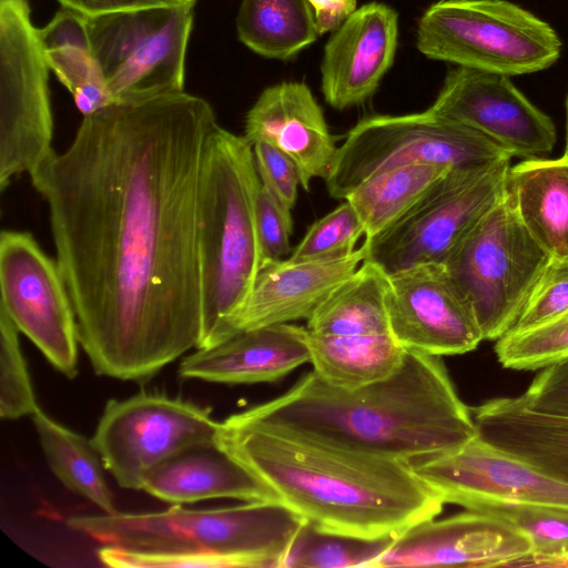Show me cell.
Here are the masks:
<instances>
[{"instance_id":"cell-1","label":"cell","mask_w":568,"mask_h":568,"mask_svg":"<svg viewBox=\"0 0 568 568\" xmlns=\"http://www.w3.org/2000/svg\"><path fill=\"white\" fill-rule=\"evenodd\" d=\"M217 124L185 91L113 102L30 174L98 375L143 381L197 347L199 182Z\"/></svg>"},{"instance_id":"cell-2","label":"cell","mask_w":568,"mask_h":568,"mask_svg":"<svg viewBox=\"0 0 568 568\" xmlns=\"http://www.w3.org/2000/svg\"><path fill=\"white\" fill-rule=\"evenodd\" d=\"M316 443L413 462L454 452L478 435L442 357L407 349L389 377L355 389L314 371L282 395L232 415Z\"/></svg>"},{"instance_id":"cell-3","label":"cell","mask_w":568,"mask_h":568,"mask_svg":"<svg viewBox=\"0 0 568 568\" xmlns=\"http://www.w3.org/2000/svg\"><path fill=\"white\" fill-rule=\"evenodd\" d=\"M215 444L276 500L317 529L365 539L397 537L444 503L412 463L361 454L242 423L219 422Z\"/></svg>"},{"instance_id":"cell-4","label":"cell","mask_w":568,"mask_h":568,"mask_svg":"<svg viewBox=\"0 0 568 568\" xmlns=\"http://www.w3.org/2000/svg\"><path fill=\"white\" fill-rule=\"evenodd\" d=\"M304 520L273 500L152 513L80 515L70 528L102 546L99 560L116 568H283Z\"/></svg>"},{"instance_id":"cell-5","label":"cell","mask_w":568,"mask_h":568,"mask_svg":"<svg viewBox=\"0 0 568 568\" xmlns=\"http://www.w3.org/2000/svg\"><path fill=\"white\" fill-rule=\"evenodd\" d=\"M261 180L253 145L219 124L209 136L197 196L202 325L196 348L225 339L262 266L256 227Z\"/></svg>"},{"instance_id":"cell-6","label":"cell","mask_w":568,"mask_h":568,"mask_svg":"<svg viewBox=\"0 0 568 568\" xmlns=\"http://www.w3.org/2000/svg\"><path fill=\"white\" fill-rule=\"evenodd\" d=\"M416 45L429 59L508 77L551 67L561 41L546 21L506 0H442L422 16Z\"/></svg>"},{"instance_id":"cell-7","label":"cell","mask_w":568,"mask_h":568,"mask_svg":"<svg viewBox=\"0 0 568 568\" xmlns=\"http://www.w3.org/2000/svg\"><path fill=\"white\" fill-rule=\"evenodd\" d=\"M550 256L535 241L506 195L443 262L470 307L484 341L514 325Z\"/></svg>"},{"instance_id":"cell-8","label":"cell","mask_w":568,"mask_h":568,"mask_svg":"<svg viewBox=\"0 0 568 568\" xmlns=\"http://www.w3.org/2000/svg\"><path fill=\"white\" fill-rule=\"evenodd\" d=\"M513 158L476 130L432 110L362 119L337 146L324 178L328 194L345 200L362 182L409 164L450 169L484 165Z\"/></svg>"},{"instance_id":"cell-9","label":"cell","mask_w":568,"mask_h":568,"mask_svg":"<svg viewBox=\"0 0 568 568\" xmlns=\"http://www.w3.org/2000/svg\"><path fill=\"white\" fill-rule=\"evenodd\" d=\"M510 159L449 170L395 223L364 241L365 260L388 275L443 263L459 240L504 199Z\"/></svg>"},{"instance_id":"cell-10","label":"cell","mask_w":568,"mask_h":568,"mask_svg":"<svg viewBox=\"0 0 568 568\" xmlns=\"http://www.w3.org/2000/svg\"><path fill=\"white\" fill-rule=\"evenodd\" d=\"M193 7L87 17L91 51L114 102L184 91Z\"/></svg>"},{"instance_id":"cell-11","label":"cell","mask_w":568,"mask_h":568,"mask_svg":"<svg viewBox=\"0 0 568 568\" xmlns=\"http://www.w3.org/2000/svg\"><path fill=\"white\" fill-rule=\"evenodd\" d=\"M49 71L28 1L0 0V190L51 154Z\"/></svg>"},{"instance_id":"cell-12","label":"cell","mask_w":568,"mask_h":568,"mask_svg":"<svg viewBox=\"0 0 568 568\" xmlns=\"http://www.w3.org/2000/svg\"><path fill=\"white\" fill-rule=\"evenodd\" d=\"M217 429L210 408L142 392L109 400L91 439L116 483L142 490L152 469L184 450L215 444Z\"/></svg>"},{"instance_id":"cell-13","label":"cell","mask_w":568,"mask_h":568,"mask_svg":"<svg viewBox=\"0 0 568 568\" xmlns=\"http://www.w3.org/2000/svg\"><path fill=\"white\" fill-rule=\"evenodd\" d=\"M2 308L19 332L68 378L78 374V327L70 294L57 260L30 232L0 234Z\"/></svg>"},{"instance_id":"cell-14","label":"cell","mask_w":568,"mask_h":568,"mask_svg":"<svg viewBox=\"0 0 568 568\" xmlns=\"http://www.w3.org/2000/svg\"><path fill=\"white\" fill-rule=\"evenodd\" d=\"M444 503L476 509L493 503L568 507V483L508 454L479 435L446 454L410 462Z\"/></svg>"},{"instance_id":"cell-15","label":"cell","mask_w":568,"mask_h":568,"mask_svg":"<svg viewBox=\"0 0 568 568\" xmlns=\"http://www.w3.org/2000/svg\"><path fill=\"white\" fill-rule=\"evenodd\" d=\"M429 110L476 130L511 156L537 159L556 143L552 120L505 74L458 65Z\"/></svg>"},{"instance_id":"cell-16","label":"cell","mask_w":568,"mask_h":568,"mask_svg":"<svg viewBox=\"0 0 568 568\" xmlns=\"http://www.w3.org/2000/svg\"><path fill=\"white\" fill-rule=\"evenodd\" d=\"M387 314L390 335L406 349L442 357L471 352L484 341L443 263L389 274Z\"/></svg>"},{"instance_id":"cell-17","label":"cell","mask_w":568,"mask_h":568,"mask_svg":"<svg viewBox=\"0 0 568 568\" xmlns=\"http://www.w3.org/2000/svg\"><path fill=\"white\" fill-rule=\"evenodd\" d=\"M531 551L529 537L508 521L478 510L432 518L394 538L369 568L511 567Z\"/></svg>"},{"instance_id":"cell-18","label":"cell","mask_w":568,"mask_h":568,"mask_svg":"<svg viewBox=\"0 0 568 568\" xmlns=\"http://www.w3.org/2000/svg\"><path fill=\"white\" fill-rule=\"evenodd\" d=\"M398 16L387 4L356 9L331 36L322 62L326 102L344 110L366 101L393 64Z\"/></svg>"},{"instance_id":"cell-19","label":"cell","mask_w":568,"mask_h":568,"mask_svg":"<svg viewBox=\"0 0 568 568\" xmlns=\"http://www.w3.org/2000/svg\"><path fill=\"white\" fill-rule=\"evenodd\" d=\"M365 257L363 244L346 256L303 262L285 258L263 265L247 300L230 321L225 339L243 331L307 320Z\"/></svg>"},{"instance_id":"cell-20","label":"cell","mask_w":568,"mask_h":568,"mask_svg":"<svg viewBox=\"0 0 568 568\" xmlns=\"http://www.w3.org/2000/svg\"><path fill=\"white\" fill-rule=\"evenodd\" d=\"M244 136L286 154L297 166L301 186L324 179L336 152L323 111L303 82H281L266 88L245 118Z\"/></svg>"},{"instance_id":"cell-21","label":"cell","mask_w":568,"mask_h":568,"mask_svg":"<svg viewBox=\"0 0 568 568\" xmlns=\"http://www.w3.org/2000/svg\"><path fill=\"white\" fill-rule=\"evenodd\" d=\"M306 327L291 323L240 332L185 356L179 375L220 384L271 383L310 362Z\"/></svg>"},{"instance_id":"cell-22","label":"cell","mask_w":568,"mask_h":568,"mask_svg":"<svg viewBox=\"0 0 568 568\" xmlns=\"http://www.w3.org/2000/svg\"><path fill=\"white\" fill-rule=\"evenodd\" d=\"M142 490L174 505L217 498L277 501L263 483L216 444L190 448L163 462L148 474Z\"/></svg>"},{"instance_id":"cell-23","label":"cell","mask_w":568,"mask_h":568,"mask_svg":"<svg viewBox=\"0 0 568 568\" xmlns=\"http://www.w3.org/2000/svg\"><path fill=\"white\" fill-rule=\"evenodd\" d=\"M471 414L484 440L568 483V416L537 412L518 397L487 400Z\"/></svg>"},{"instance_id":"cell-24","label":"cell","mask_w":568,"mask_h":568,"mask_svg":"<svg viewBox=\"0 0 568 568\" xmlns=\"http://www.w3.org/2000/svg\"><path fill=\"white\" fill-rule=\"evenodd\" d=\"M505 195L548 255L568 260V160L526 159L510 166Z\"/></svg>"},{"instance_id":"cell-25","label":"cell","mask_w":568,"mask_h":568,"mask_svg":"<svg viewBox=\"0 0 568 568\" xmlns=\"http://www.w3.org/2000/svg\"><path fill=\"white\" fill-rule=\"evenodd\" d=\"M313 371L332 386L355 389L393 375L406 348L390 334L321 335L306 328Z\"/></svg>"},{"instance_id":"cell-26","label":"cell","mask_w":568,"mask_h":568,"mask_svg":"<svg viewBox=\"0 0 568 568\" xmlns=\"http://www.w3.org/2000/svg\"><path fill=\"white\" fill-rule=\"evenodd\" d=\"M387 292L388 274L364 260L315 308L306 328L321 335L390 334Z\"/></svg>"},{"instance_id":"cell-27","label":"cell","mask_w":568,"mask_h":568,"mask_svg":"<svg viewBox=\"0 0 568 568\" xmlns=\"http://www.w3.org/2000/svg\"><path fill=\"white\" fill-rule=\"evenodd\" d=\"M31 417L47 462L59 480L103 514L116 513L105 467L92 439L58 423L41 408Z\"/></svg>"},{"instance_id":"cell-28","label":"cell","mask_w":568,"mask_h":568,"mask_svg":"<svg viewBox=\"0 0 568 568\" xmlns=\"http://www.w3.org/2000/svg\"><path fill=\"white\" fill-rule=\"evenodd\" d=\"M236 30L248 49L278 60L292 58L320 36L307 0H242Z\"/></svg>"},{"instance_id":"cell-29","label":"cell","mask_w":568,"mask_h":568,"mask_svg":"<svg viewBox=\"0 0 568 568\" xmlns=\"http://www.w3.org/2000/svg\"><path fill=\"white\" fill-rule=\"evenodd\" d=\"M450 168L436 164H409L372 175L345 199L356 211L373 239L405 214Z\"/></svg>"},{"instance_id":"cell-30","label":"cell","mask_w":568,"mask_h":568,"mask_svg":"<svg viewBox=\"0 0 568 568\" xmlns=\"http://www.w3.org/2000/svg\"><path fill=\"white\" fill-rule=\"evenodd\" d=\"M394 538L365 539L328 532L304 520L290 544L283 568H369Z\"/></svg>"},{"instance_id":"cell-31","label":"cell","mask_w":568,"mask_h":568,"mask_svg":"<svg viewBox=\"0 0 568 568\" xmlns=\"http://www.w3.org/2000/svg\"><path fill=\"white\" fill-rule=\"evenodd\" d=\"M473 510L499 517L529 537L530 554L511 567H547L568 556V507L493 503Z\"/></svg>"},{"instance_id":"cell-32","label":"cell","mask_w":568,"mask_h":568,"mask_svg":"<svg viewBox=\"0 0 568 568\" xmlns=\"http://www.w3.org/2000/svg\"><path fill=\"white\" fill-rule=\"evenodd\" d=\"M499 364L515 371H537L568 358V311L538 326L507 332L496 341Z\"/></svg>"},{"instance_id":"cell-33","label":"cell","mask_w":568,"mask_h":568,"mask_svg":"<svg viewBox=\"0 0 568 568\" xmlns=\"http://www.w3.org/2000/svg\"><path fill=\"white\" fill-rule=\"evenodd\" d=\"M47 63L73 97L83 116L113 103L90 42L43 50Z\"/></svg>"},{"instance_id":"cell-34","label":"cell","mask_w":568,"mask_h":568,"mask_svg":"<svg viewBox=\"0 0 568 568\" xmlns=\"http://www.w3.org/2000/svg\"><path fill=\"white\" fill-rule=\"evenodd\" d=\"M40 407L19 343V329L0 308V416L18 419Z\"/></svg>"},{"instance_id":"cell-35","label":"cell","mask_w":568,"mask_h":568,"mask_svg":"<svg viewBox=\"0 0 568 568\" xmlns=\"http://www.w3.org/2000/svg\"><path fill=\"white\" fill-rule=\"evenodd\" d=\"M363 235L364 226L356 211L344 200L308 227L287 260L303 262L346 256L356 250Z\"/></svg>"},{"instance_id":"cell-36","label":"cell","mask_w":568,"mask_h":568,"mask_svg":"<svg viewBox=\"0 0 568 568\" xmlns=\"http://www.w3.org/2000/svg\"><path fill=\"white\" fill-rule=\"evenodd\" d=\"M567 311L568 260L550 257L509 331L538 326Z\"/></svg>"},{"instance_id":"cell-37","label":"cell","mask_w":568,"mask_h":568,"mask_svg":"<svg viewBox=\"0 0 568 568\" xmlns=\"http://www.w3.org/2000/svg\"><path fill=\"white\" fill-rule=\"evenodd\" d=\"M256 227L262 266L281 261L290 253V240L293 233L291 210L262 183L256 197Z\"/></svg>"},{"instance_id":"cell-38","label":"cell","mask_w":568,"mask_h":568,"mask_svg":"<svg viewBox=\"0 0 568 568\" xmlns=\"http://www.w3.org/2000/svg\"><path fill=\"white\" fill-rule=\"evenodd\" d=\"M253 153L262 185L292 211L301 185L295 163L282 151L264 142L254 143Z\"/></svg>"},{"instance_id":"cell-39","label":"cell","mask_w":568,"mask_h":568,"mask_svg":"<svg viewBox=\"0 0 568 568\" xmlns=\"http://www.w3.org/2000/svg\"><path fill=\"white\" fill-rule=\"evenodd\" d=\"M517 397L537 412L568 416V358L542 368Z\"/></svg>"},{"instance_id":"cell-40","label":"cell","mask_w":568,"mask_h":568,"mask_svg":"<svg viewBox=\"0 0 568 568\" xmlns=\"http://www.w3.org/2000/svg\"><path fill=\"white\" fill-rule=\"evenodd\" d=\"M63 8L85 17L159 7L192 4L196 0H58Z\"/></svg>"},{"instance_id":"cell-41","label":"cell","mask_w":568,"mask_h":568,"mask_svg":"<svg viewBox=\"0 0 568 568\" xmlns=\"http://www.w3.org/2000/svg\"><path fill=\"white\" fill-rule=\"evenodd\" d=\"M318 34L335 31L355 10L356 0H307Z\"/></svg>"},{"instance_id":"cell-42","label":"cell","mask_w":568,"mask_h":568,"mask_svg":"<svg viewBox=\"0 0 568 568\" xmlns=\"http://www.w3.org/2000/svg\"><path fill=\"white\" fill-rule=\"evenodd\" d=\"M547 567L568 568V556L550 561Z\"/></svg>"},{"instance_id":"cell-43","label":"cell","mask_w":568,"mask_h":568,"mask_svg":"<svg viewBox=\"0 0 568 568\" xmlns=\"http://www.w3.org/2000/svg\"><path fill=\"white\" fill-rule=\"evenodd\" d=\"M566 114H567V125H566V145L564 156L568 160V95L566 101Z\"/></svg>"},{"instance_id":"cell-44","label":"cell","mask_w":568,"mask_h":568,"mask_svg":"<svg viewBox=\"0 0 568 568\" xmlns=\"http://www.w3.org/2000/svg\"><path fill=\"white\" fill-rule=\"evenodd\" d=\"M23 1H28V0H23Z\"/></svg>"}]
</instances>
